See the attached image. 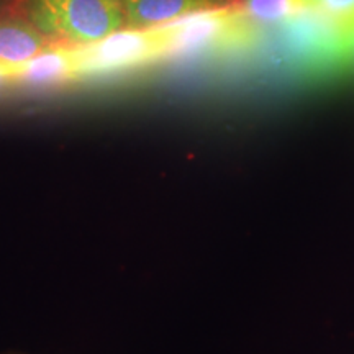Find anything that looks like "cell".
<instances>
[{"mask_svg": "<svg viewBox=\"0 0 354 354\" xmlns=\"http://www.w3.org/2000/svg\"><path fill=\"white\" fill-rule=\"evenodd\" d=\"M238 7H209L159 26L165 53H196L234 37L245 24Z\"/></svg>", "mask_w": 354, "mask_h": 354, "instance_id": "3", "label": "cell"}, {"mask_svg": "<svg viewBox=\"0 0 354 354\" xmlns=\"http://www.w3.org/2000/svg\"><path fill=\"white\" fill-rule=\"evenodd\" d=\"M6 2H7V0H0V10H2V7L6 6Z\"/></svg>", "mask_w": 354, "mask_h": 354, "instance_id": "10", "label": "cell"}, {"mask_svg": "<svg viewBox=\"0 0 354 354\" xmlns=\"http://www.w3.org/2000/svg\"><path fill=\"white\" fill-rule=\"evenodd\" d=\"M81 73H109L140 66L165 56V44L158 28L123 26L99 41L77 46Z\"/></svg>", "mask_w": 354, "mask_h": 354, "instance_id": "2", "label": "cell"}, {"mask_svg": "<svg viewBox=\"0 0 354 354\" xmlns=\"http://www.w3.org/2000/svg\"><path fill=\"white\" fill-rule=\"evenodd\" d=\"M15 82L13 81V73L12 71H6V69H0V87L7 86V84Z\"/></svg>", "mask_w": 354, "mask_h": 354, "instance_id": "9", "label": "cell"}, {"mask_svg": "<svg viewBox=\"0 0 354 354\" xmlns=\"http://www.w3.org/2000/svg\"><path fill=\"white\" fill-rule=\"evenodd\" d=\"M81 73V57L77 46H48L15 71V82L30 86H53L73 81Z\"/></svg>", "mask_w": 354, "mask_h": 354, "instance_id": "4", "label": "cell"}, {"mask_svg": "<svg viewBox=\"0 0 354 354\" xmlns=\"http://www.w3.org/2000/svg\"><path fill=\"white\" fill-rule=\"evenodd\" d=\"M318 7L336 26L354 28V0H318Z\"/></svg>", "mask_w": 354, "mask_h": 354, "instance_id": "8", "label": "cell"}, {"mask_svg": "<svg viewBox=\"0 0 354 354\" xmlns=\"http://www.w3.org/2000/svg\"><path fill=\"white\" fill-rule=\"evenodd\" d=\"M117 2H120V3H122V6H123V2H125V0H117Z\"/></svg>", "mask_w": 354, "mask_h": 354, "instance_id": "11", "label": "cell"}, {"mask_svg": "<svg viewBox=\"0 0 354 354\" xmlns=\"http://www.w3.org/2000/svg\"><path fill=\"white\" fill-rule=\"evenodd\" d=\"M30 21L48 38L86 46L127 26L117 0H26Z\"/></svg>", "mask_w": 354, "mask_h": 354, "instance_id": "1", "label": "cell"}, {"mask_svg": "<svg viewBox=\"0 0 354 354\" xmlns=\"http://www.w3.org/2000/svg\"><path fill=\"white\" fill-rule=\"evenodd\" d=\"M218 6V0H125L127 26L159 28L202 8Z\"/></svg>", "mask_w": 354, "mask_h": 354, "instance_id": "6", "label": "cell"}, {"mask_svg": "<svg viewBox=\"0 0 354 354\" xmlns=\"http://www.w3.org/2000/svg\"><path fill=\"white\" fill-rule=\"evenodd\" d=\"M51 46L32 21L19 19L0 20V69L15 71L21 68L38 53ZM15 81V79H13Z\"/></svg>", "mask_w": 354, "mask_h": 354, "instance_id": "5", "label": "cell"}, {"mask_svg": "<svg viewBox=\"0 0 354 354\" xmlns=\"http://www.w3.org/2000/svg\"><path fill=\"white\" fill-rule=\"evenodd\" d=\"M318 8V0H245L240 8L246 21L276 25L297 20Z\"/></svg>", "mask_w": 354, "mask_h": 354, "instance_id": "7", "label": "cell"}]
</instances>
